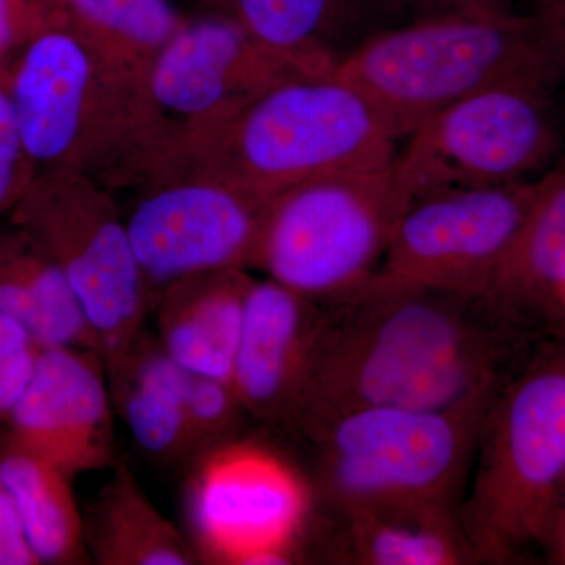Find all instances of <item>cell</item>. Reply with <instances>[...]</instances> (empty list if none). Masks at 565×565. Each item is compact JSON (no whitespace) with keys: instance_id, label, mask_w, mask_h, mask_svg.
Instances as JSON below:
<instances>
[{"instance_id":"obj_26","label":"cell","mask_w":565,"mask_h":565,"mask_svg":"<svg viewBox=\"0 0 565 565\" xmlns=\"http://www.w3.org/2000/svg\"><path fill=\"white\" fill-rule=\"evenodd\" d=\"M22 147L13 102L0 92V206L9 195L14 162Z\"/></svg>"},{"instance_id":"obj_22","label":"cell","mask_w":565,"mask_h":565,"mask_svg":"<svg viewBox=\"0 0 565 565\" xmlns=\"http://www.w3.org/2000/svg\"><path fill=\"white\" fill-rule=\"evenodd\" d=\"M82 20L140 44L166 43L180 28L170 0H70Z\"/></svg>"},{"instance_id":"obj_3","label":"cell","mask_w":565,"mask_h":565,"mask_svg":"<svg viewBox=\"0 0 565 565\" xmlns=\"http://www.w3.org/2000/svg\"><path fill=\"white\" fill-rule=\"evenodd\" d=\"M565 501V353L533 356L482 419L459 508L475 563L555 550Z\"/></svg>"},{"instance_id":"obj_5","label":"cell","mask_w":565,"mask_h":565,"mask_svg":"<svg viewBox=\"0 0 565 565\" xmlns=\"http://www.w3.org/2000/svg\"><path fill=\"white\" fill-rule=\"evenodd\" d=\"M563 87L503 85L434 115L401 141L393 170L412 200L541 180L565 158Z\"/></svg>"},{"instance_id":"obj_2","label":"cell","mask_w":565,"mask_h":565,"mask_svg":"<svg viewBox=\"0 0 565 565\" xmlns=\"http://www.w3.org/2000/svg\"><path fill=\"white\" fill-rule=\"evenodd\" d=\"M403 141L452 104L503 85H565V39L534 13L444 17L374 33L333 71Z\"/></svg>"},{"instance_id":"obj_23","label":"cell","mask_w":565,"mask_h":565,"mask_svg":"<svg viewBox=\"0 0 565 565\" xmlns=\"http://www.w3.org/2000/svg\"><path fill=\"white\" fill-rule=\"evenodd\" d=\"M244 411L232 384L191 374L188 394V426L191 455L217 446L232 433Z\"/></svg>"},{"instance_id":"obj_24","label":"cell","mask_w":565,"mask_h":565,"mask_svg":"<svg viewBox=\"0 0 565 565\" xmlns=\"http://www.w3.org/2000/svg\"><path fill=\"white\" fill-rule=\"evenodd\" d=\"M388 29L444 17L534 13L531 0H379Z\"/></svg>"},{"instance_id":"obj_9","label":"cell","mask_w":565,"mask_h":565,"mask_svg":"<svg viewBox=\"0 0 565 565\" xmlns=\"http://www.w3.org/2000/svg\"><path fill=\"white\" fill-rule=\"evenodd\" d=\"M310 509L307 486L289 463L252 445L215 448L191 490L199 544L226 564H291Z\"/></svg>"},{"instance_id":"obj_17","label":"cell","mask_w":565,"mask_h":565,"mask_svg":"<svg viewBox=\"0 0 565 565\" xmlns=\"http://www.w3.org/2000/svg\"><path fill=\"white\" fill-rule=\"evenodd\" d=\"M87 82V55L65 33H46L29 47L11 102L22 148L32 158H57L70 147L79 126Z\"/></svg>"},{"instance_id":"obj_1","label":"cell","mask_w":565,"mask_h":565,"mask_svg":"<svg viewBox=\"0 0 565 565\" xmlns=\"http://www.w3.org/2000/svg\"><path fill=\"white\" fill-rule=\"evenodd\" d=\"M316 303L313 343L286 424L300 434L373 405L451 411L487 403L533 359V330L490 294L379 269Z\"/></svg>"},{"instance_id":"obj_12","label":"cell","mask_w":565,"mask_h":565,"mask_svg":"<svg viewBox=\"0 0 565 565\" xmlns=\"http://www.w3.org/2000/svg\"><path fill=\"white\" fill-rule=\"evenodd\" d=\"M318 303L274 280L250 282L232 386L244 411L288 423L313 343Z\"/></svg>"},{"instance_id":"obj_7","label":"cell","mask_w":565,"mask_h":565,"mask_svg":"<svg viewBox=\"0 0 565 565\" xmlns=\"http://www.w3.org/2000/svg\"><path fill=\"white\" fill-rule=\"evenodd\" d=\"M401 141L373 103L337 74L281 82L241 126L247 172L266 188L392 166Z\"/></svg>"},{"instance_id":"obj_11","label":"cell","mask_w":565,"mask_h":565,"mask_svg":"<svg viewBox=\"0 0 565 565\" xmlns=\"http://www.w3.org/2000/svg\"><path fill=\"white\" fill-rule=\"evenodd\" d=\"M263 221L228 191L189 185L141 203L126 228L141 273L170 281L255 255Z\"/></svg>"},{"instance_id":"obj_8","label":"cell","mask_w":565,"mask_h":565,"mask_svg":"<svg viewBox=\"0 0 565 565\" xmlns=\"http://www.w3.org/2000/svg\"><path fill=\"white\" fill-rule=\"evenodd\" d=\"M539 181L412 200L381 269L455 291L489 294L537 195Z\"/></svg>"},{"instance_id":"obj_28","label":"cell","mask_w":565,"mask_h":565,"mask_svg":"<svg viewBox=\"0 0 565 565\" xmlns=\"http://www.w3.org/2000/svg\"><path fill=\"white\" fill-rule=\"evenodd\" d=\"M20 0H0V50L9 46L13 39L14 22H17Z\"/></svg>"},{"instance_id":"obj_15","label":"cell","mask_w":565,"mask_h":565,"mask_svg":"<svg viewBox=\"0 0 565 565\" xmlns=\"http://www.w3.org/2000/svg\"><path fill=\"white\" fill-rule=\"evenodd\" d=\"M490 296L531 330L563 318L565 158L539 181L537 195Z\"/></svg>"},{"instance_id":"obj_14","label":"cell","mask_w":565,"mask_h":565,"mask_svg":"<svg viewBox=\"0 0 565 565\" xmlns=\"http://www.w3.org/2000/svg\"><path fill=\"white\" fill-rule=\"evenodd\" d=\"M241 25L281 58L332 74L374 33L386 31L379 0H233Z\"/></svg>"},{"instance_id":"obj_4","label":"cell","mask_w":565,"mask_h":565,"mask_svg":"<svg viewBox=\"0 0 565 565\" xmlns=\"http://www.w3.org/2000/svg\"><path fill=\"white\" fill-rule=\"evenodd\" d=\"M490 401L451 411L373 405L307 430L321 504L459 516Z\"/></svg>"},{"instance_id":"obj_30","label":"cell","mask_w":565,"mask_h":565,"mask_svg":"<svg viewBox=\"0 0 565 565\" xmlns=\"http://www.w3.org/2000/svg\"><path fill=\"white\" fill-rule=\"evenodd\" d=\"M561 313H563V318L565 319V294L563 297V302H561Z\"/></svg>"},{"instance_id":"obj_6","label":"cell","mask_w":565,"mask_h":565,"mask_svg":"<svg viewBox=\"0 0 565 565\" xmlns=\"http://www.w3.org/2000/svg\"><path fill=\"white\" fill-rule=\"evenodd\" d=\"M407 204L393 163L300 182L264 214L255 256L270 280L323 302L381 269Z\"/></svg>"},{"instance_id":"obj_16","label":"cell","mask_w":565,"mask_h":565,"mask_svg":"<svg viewBox=\"0 0 565 565\" xmlns=\"http://www.w3.org/2000/svg\"><path fill=\"white\" fill-rule=\"evenodd\" d=\"M111 403L117 405L134 444L156 459L191 456L188 394L191 374L161 343L139 334L106 363Z\"/></svg>"},{"instance_id":"obj_21","label":"cell","mask_w":565,"mask_h":565,"mask_svg":"<svg viewBox=\"0 0 565 565\" xmlns=\"http://www.w3.org/2000/svg\"><path fill=\"white\" fill-rule=\"evenodd\" d=\"M87 544L102 564L188 565L191 548L147 494L128 468L120 467L99 494Z\"/></svg>"},{"instance_id":"obj_27","label":"cell","mask_w":565,"mask_h":565,"mask_svg":"<svg viewBox=\"0 0 565 565\" xmlns=\"http://www.w3.org/2000/svg\"><path fill=\"white\" fill-rule=\"evenodd\" d=\"M535 17L565 39V0H531Z\"/></svg>"},{"instance_id":"obj_18","label":"cell","mask_w":565,"mask_h":565,"mask_svg":"<svg viewBox=\"0 0 565 565\" xmlns=\"http://www.w3.org/2000/svg\"><path fill=\"white\" fill-rule=\"evenodd\" d=\"M71 476L7 438L0 448V486L13 500L39 564H81L87 537Z\"/></svg>"},{"instance_id":"obj_19","label":"cell","mask_w":565,"mask_h":565,"mask_svg":"<svg viewBox=\"0 0 565 565\" xmlns=\"http://www.w3.org/2000/svg\"><path fill=\"white\" fill-rule=\"evenodd\" d=\"M250 33L237 22H196L174 33L152 74L156 98L182 114H202L221 103L230 73L252 54Z\"/></svg>"},{"instance_id":"obj_29","label":"cell","mask_w":565,"mask_h":565,"mask_svg":"<svg viewBox=\"0 0 565 565\" xmlns=\"http://www.w3.org/2000/svg\"><path fill=\"white\" fill-rule=\"evenodd\" d=\"M556 548L561 555L565 556V501L563 515H561L559 530H557Z\"/></svg>"},{"instance_id":"obj_13","label":"cell","mask_w":565,"mask_h":565,"mask_svg":"<svg viewBox=\"0 0 565 565\" xmlns=\"http://www.w3.org/2000/svg\"><path fill=\"white\" fill-rule=\"evenodd\" d=\"M319 555L337 564L456 565L475 563L459 516L430 512L343 509L321 504Z\"/></svg>"},{"instance_id":"obj_25","label":"cell","mask_w":565,"mask_h":565,"mask_svg":"<svg viewBox=\"0 0 565 565\" xmlns=\"http://www.w3.org/2000/svg\"><path fill=\"white\" fill-rule=\"evenodd\" d=\"M13 500L0 486V565H36Z\"/></svg>"},{"instance_id":"obj_10","label":"cell","mask_w":565,"mask_h":565,"mask_svg":"<svg viewBox=\"0 0 565 565\" xmlns=\"http://www.w3.org/2000/svg\"><path fill=\"white\" fill-rule=\"evenodd\" d=\"M99 353L41 348L35 373L9 419V438L74 476L111 467V394Z\"/></svg>"},{"instance_id":"obj_20","label":"cell","mask_w":565,"mask_h":565,"mask_svg":"<svg viewBox=\"0 0 565 565\" xmlns=\"http://www.w3.org/2000/svg\"><path fill=\"white\" fill-rule=\"evenodd\" d=\"M248 285L237 278L167 305L159 318L163 351L189 374L232 384Z\"/></svg>"}]
</instances>
